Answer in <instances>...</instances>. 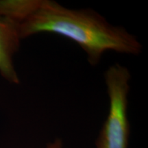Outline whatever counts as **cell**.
Returning a JSON list of instances; mask_svg holds the SVG:
<instances>
[{"label": "cell", "instance_id": "6da1fadb", "mask_svg": "<svg viewBox=\"0 0 148 148\" xmlns=\"http://www.w3.org/2000/svg\"><path fill=\"white\" fill-rule=\"evenodd\" d=\"M16 27L21 39L40 33L69 38L84 50L92 66L108 51L138 55L143 48L136 36L95 10L68 8L52 0H33L29 14Z\"/></svg>", "mask_w": 148, "mask_h": 148}, {"label": "cell", "instance_id": "7a4b0ae2", "mask_svg": "<svg viewBox=\"0 0 148 148\" xmlns=\"http://www.w3.org/2000/svg\"><path fill=\"white\" fill-rule=\"evenodd\" d=\"M109 97L107 118L96 141L97 148H127L130 135L127 104L131 74L126 66L115 63L104 73Z\"/></svg>", "mask_w": 148, "mask_h": 148}, {"label": "cell", "instance_id": "3957f363", "mask_svg": "<svg viewBox=\"0 0 148 148\" xmlns=\"http://www.w3.org/2000/svg\"><path fill=\"white\" fill-rule=\"evenodd\" d=\"M21 38L16 25L0 18V75L12 84H18L20 79L14 65L13 58L20 47Z\"/></svg>", "mask_w": 148, "mask_h": 148}, {"label": "cell", "instance_id": "277c9868", "mask_svg": "<svg viewBox=\"0 0 148 148\" xmlns=\"http://www.w3.org/2000/svg\"><path fill=\"white\" fill-rule=\"evenodd\" d=\"M45 148H62V143L60 139H56L53 142L49 143Z\"/></svg>", "mask_w": 148, "mask_h": 148}]
</instances>
